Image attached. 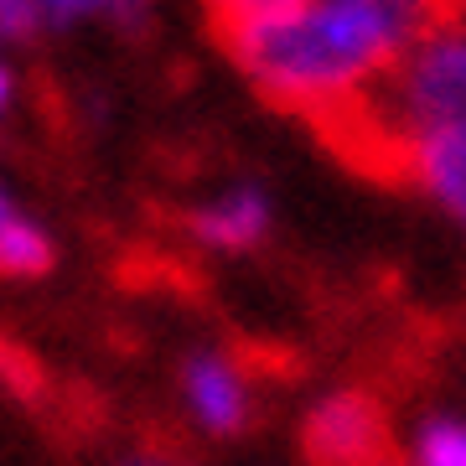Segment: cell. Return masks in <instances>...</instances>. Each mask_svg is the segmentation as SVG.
<instances>
[{"instance_id": "2e32d148", "label": "cell", "mask_w": 466, "mask_h": 466, "mask_svg": "<svg viewBox=\"0 0 466 466\" xmlns=\"http://www.w3.org/2000/svg\"><path fill=\"white\" fill-rule=\"evenodd\" d=\"M379 466H400V461H394V456H389V461H379Z\"/></svg>"}, {"instance_id": "3957f363", "label": "cell", "mask_w": 466, "mask_h": 466, "mask_svg": "<svg viewBox=\"0 0 466 466\" xmlns=\"http://www.w3.org/2000/svg\"><path fill=\"white\" fill-rule=\"evenodd\" d=\"M306 461L311 466H379L389 461V420L368 394H332L306 420Z\"/></svg>"}, {"instance_id": "9a60e30c", "label": "cell", "mask_w": 466, "mask_h": 466, "mask_svg": "<svg viewBox=\"0 0 466 466\" xmlns=\"http://www.w3.org/2000/svg\"><path fill=\"white\" fill-rule=\"evenodd\" d=\"M446 11H456V16H466V0H446Z\"/></svg>"}, {"instance_id": "ba28073f", "label": "cell", "mask_w": 466, "mask_h": 466, "mask_svg": "<svg viewBox=\"0 0 466 466\" xmlns=\"http://www.w3.org/2000/svg\"><path fill=\"white\" fill-rule=\"evenodd\" d=\"M420 466H466V425L461 420H431L415 446Z\"/></svg>"}, {"instance_id": "5b68a950", "label": "cell", "mask_w": 466, "mask_h": 466, "mask_svg": "<svg viewBox=\"0 0 466 466\" xmlns=\"http://www.w3.org/2000/svg\"><path fill=\"white\" fill-rule=\"evenodd\" d=\"M269 228V202L259 187H233L223 198H213L208 208L192 213V233L208 249H249L259 244Z\"/></svg>"}, {"instance_id": "8992f818", "label": "cell", "mask_w": 466, "mask_h": 466, "mask_svg": "<svg viewBox=\"0 0 466 466\" xmlns=\"http://www.w3.org/2000/svg\"><path fill=\"white\" fill-rule=\"evenodd\" d=\"M187 400H192L198 420L213 435H233L249 420V394H244V383H238V373H233L223 358H213V352H202V358L187 363Z\"/></svg>"}, {"instance_id": "7c38bea8", "label": "cell", "mask_w": 466, "mask_h": 466, "mask_svg": "<svg viewBox=\"0 0 466 466\" xmlns=\"http://www.w3.org/2000/svg\"><path fill=\"white\" fill-rule=\"evenodd\" d=\"M150 5H156V0H109V21L125 26V32H140L150 21Z\"/></svg>"}, {"instance_id": "9c48e42d", "label": "cell", "mask_w": 466, "mask_h": 466, "mask_svg": "<svg viewBox=\"0 0 466 466\" xmlns=\"http://www.w3.org/2000/svg\"><path fill=\"white\" fill-rule=\"evenodd\" d=\"M300 0H208L218 32H238V26H254V21H269V16H285L296 11Z\"/></svg>"}, {"instance_id": "5bb4252c", "label": "cell", "mask_w": 466, "mask_h": 466, "mask_svg": "<svg viewBox=\"0 0 466 466\" xmlns=\"http://www.w3.org/2000/svg\"><path fill=\"white\" fill-rule=\"evenodd\" d=\"M5 218H16V202H11L5 192H0V223H5Z\"/></svg>"}, {"instance_id": "8fae6325", "label": "cell", "mask_w": 466, "mask_h": 466, "mask_svg": "<svg viewBox=\"0 0 466 466\" xmlns=\"http://www.w3.org/2000/svg\"><path fill=\"white\" fill-rule=\"evenodd\" d=\"M36 11L47 26H67L84 16H109V0H36Z\"/></svg>"}, {"instance_id": "52a82bcc", "label": "cell", "mask_w": 466, "mask_h": 466, "mask_svg": "<svg viewBox=\"0 0 466 466\" xmlns=\"http://www.w3.org/2000/svg\"><path fill=\"white\" fill-rule=\"evenodd\" d=\"M52 269V238L32 218H5L0 223V275H47Z\"/></svg>"}, {"instance_id": "30bf717a", "label": "cell", "mask_w": 466, "mask_h": 466, "mask_svg": "<svg viewBox=\"0 0 466 466\" xmlns=\"http://www.w3.org/2000/svg\"><path fill=\"white\" fill-rule=\"evenodd\" d=\"M47 21L36 11V0H0V36L5 42H32Z\"/></svg>"}, {"instance_id": "6da1fadb", "label": "cell", "mask_w": 466, "mask_h": 466, "mask_svg": "<svg viewBox=\"0 0 466 466\" xmlns=\"http://www.w3.org/2000/svg\"><path fill=\"white\" fill-rule=\"evenodd\" d=\"M441 11L446 0H300L285 16L223 32V47L265 99L332 119L363 99Z\"/></svg>"}, {"instance_id": "277c9868", "label": "cell", "mask_w": 466, "mask_h": 466, "mask_svg": "<svg viewBox=\"0 0 466 466\" xmlns=\"http://www.w3.org/2000/svg\"><path fill=\"white\" fill-rule=\"evenodd\" d=\"M400 177H410L425 198L441 202L466 228V140H420V146H410L400 161Z\"/></svg>"}, {"instance_id": "4fadbf2b", "label": "cell", "mask_w": 466, "mask_h": 466, "mask_svg": "<svg viewBox=\"0 0 466 466\" xmlns=\"http://www.w3.org/2000/svg\"><path fill=\"white\" fill-rule=\"evenodd\" d=\"M5 104H11V73H5V63H0V115H5Z\"/></svg>"}, {"instance_id": "7a4b0ae2", "label": "cell", "mask_w": 466, "mask_h": 466, "mask_svg": "<svg viewBox=\"0 0 466 466\" xmlns=\"http://www.w3.org/2000/svg\"><path fill=\"white\" fill-rule=\"evenodd\" d=\"M321 125L389 177L420 140H466V16L441 11L363 99Z\"/></svg>"}]
</instances>
